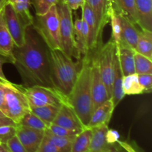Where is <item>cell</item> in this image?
Here are the masks:
<instances>
[{
  "label": "cell",
  "instance_id": "cell-15",
  "mask_svg": "<svg viewBox=\"0 0 152 152\" xmlns=\"http://www.w3.org/2000/svg\"><path fill=\"white\" fill-rule=\"evenodd\" d=\"M115 107L114 106L111 99H108L99 106L95 108L92 112L87 128L96 127V126L108 125Z\"/></svg>",
  "mask_w": 152,
  "mask_h": 152
},
{
  "label": "cell",
  "instance_id": "cell-34",
  "mask_svg": "<svg viewBox=\"0 0 152 152\" xmlns=\"http://www.w3.org/2000/svg\"><path fill=\"white\" fill-rule=\"evenodd\" d=\"M48 130L50 133L56 135V136L62 137L71 138V139H74L75 137L80 132H78V131L70 130V129H65V128L57 126V125L53 124V123H51V124L48 126Z\"/></svg>",
  "mask_w": 152,
  "mask_h": 152
},
{
  "label": "cell",
  "instance_id": "cell-52",
  "mask_svg": "<svg viewBox=\"0 0 152 152\" xmlns=\"http://www.w3.org/2000/svg\"><path fill=\"white\" fill-rule=\"evenodd\" d=\"M62 1H63V0H62Z\"/></svg>",
  "mask_w": 152,
  "mask_h": 152
},
{
  "label": "cell",
  "instance_id": "cell-24",
  "mask_svg": "<svg viewBox=\"0 0 152 152\" xmlns=\"http://www.w3.org/2000/svg\"><path fill=\"white\" fill-rule=\"evenodd\" d=\"M135 51L152 59V31L142 29L139 31Z\"/></svg>",
  "mask_w": 152,
  "mask_h": 152
},
{
  "label": "cell",
  "instance_id": "cell-29",
  "mask_svg": "<svg viewBox=\"0 0 152 152\" xmlns=\"http://www.w3.org/2000/svg\"><path fill=\"white\" fill-rule=\"evenodd\" d=\"M19 125L37 130L45 131L48 129L47 125L31 111H29L23 116Z\"/></svg>",
  "mask_w": 152,
  "mask_h": 152
},
{
  "label": "cell",
  "instance_id": "cell-43",
  "mask_svg": "<svg viewBox=\"0 0 152 152\" xmlns=\"http://www.w3.org/2000/svg\"><path fill=\"white\" fill-rule=\"evenodd\" d=\"M117 143L120 145L122 149L124 150V151L126 152H140L135 148L134 145L129 143V142H126V141H120L119 140Z\"/></svg>",
  "mask_w": 152,
  "mask_h": 152
},
{
  "label": "cell",
  "instance_id": "cell-6",
  "mask_svg": "<svg viewBox=\"0 0 152 152\" xmlns=\"http://www.w3.org/2000/svg\"><path fill=\"white\" fill-rule=\"evenodd\" d=\"M5 86V111L4 115L19 125L23 116L31 111L29 102L22 86L10 81Z\"/></svg>",
  "mask_w": 152,
  "mask_h": 152
},
{
  "label": "cell",
  "instance_id": "cell-48",
  "mask_svg": "<svg viewBox=\"0 0 152 152\" xmlns=\"http://www.w3.org/2000/svg\"><path fill=\"white\" fill-rule=\"evenodd\" d=\"M4 116H5V115H4V114H3L1 111H0V117H4Z\"/></svg>",
  "mask_w": 152,
  "mask_h": 152
},
{
  "label": "cell",
  "instance_id": "cell-44",
  "mask_svg": "<svg viewBox=\"0 0 152 152\" xmlns=\"http://www.w3.org/2000/svg\"><path fill=\"white\" fill-rule=\"evenodd\" d=\"M4 126H17L19 125L16 124V123L13 121L9 117L4 116V117H0V127Z\"/></svg>",
  "mask_w": 152,
  "mask_h": 152
},
{
  "label": "cell",
  "instance_id": "cell-38",
  "mask_svg": "<svg viewBox=\"0 0 152 152\" xmlns=\"http://www.w3.org/2000/svg\"><path fill=\"white\" fill-rule=\"evenodd\" d=\"M5 144L7 145V148H9L10 152H27L25 147L21 143L16 135L13 137L11 139L9 140Z\"/></svg>",
  "mask_w": 152,
  "mask_h": 152
},
{
  "label": "cell",
  "instance_id": "cell-37",
  "mask_svg": "<svg viewBox=\"0 0 152 152\" xmlns=\"http://www.w3.org/2000/svg\"><path fill=\"white\" fill-rule=\"evenodd\" d=\"M138 80L144 88V94L151 93L152 90V74H137Z\"/></svg>",
  "mask_w": 152,
  "mask_h": 152
},
{
  "label": "cell",
  "instance_id": "cell-26",
  "mask_svg": "<svg viewBox=\"0 0 152 152\" xmlns=\"http://www.w3.org/2000/svg\"><path fill=\"white\" fill-rule=\"evenodd\" d=\"M91 129L86 127L75 137L71 144V152H88L91 138Z\"/></svg>",
  "mask_w": 152,
  "mask_h": 152
},
{
  "label": "cell",
  "instance_id": "cell-39",
  "mask_svg": "<svg viewBox=\"0 0 152 152\" xmlns=\"http://www.w3.org/2000/svg\"><path fill=\"white\" fill-rule=\"evenodd\" d=\"M5 63H13V57L10 56H6V55L0 54V80L3 83H7L9 80L6 78L2 71V66Z\"/></svg>",
  "mask_w": 152,
  "mask_h": 152
},
{
  "label": "cell",
  "instance_id": "cell-41",
  "mask_svg": "<svg viewBox=\"0 0 152 152\" xmlns=\"http://www.w3.org/2000/svg\"><path fill=\"white\" fill-rule=\"evenodd\" d=\"M64 2L68 6L71 10H77L83 7L86 0H63Z\"/></svg>",
  "mask_w": 152,
  "mask_h": 152
},
{
  "label": "cell",
  "instance_id": "cell-17",
  "mask_svg": "<svg viewBox=\"0 0 152 152\" xmlns=\"http://www.w3.org/2000/svg\"><path fill=\"white\" fill-rule=\"evenodd\" d=\"M118 14L119 17H120L122 30L121 42L120 44L128 46V47L131 48L135 50L140 29L137 28V25L131 22L129 19H127L120 13H118Z\"/></svg>",
  "mask_w": 152,
  "mask_h": 152
},
{
  "label": "cell",
  "instance_id": "cell-5",
  "mask_svg": "<svg viewBox=\"0 0 152 152\" xmlns=\"http://www.w3.org/2000/svg\"><path fill=\"white\" fill-rule=\"evenodd\" d=\"M59 19V34L62 51L68 57L79 59L76 50L72 10L62 0L56 4Z\"/></svg>",
  "mask_w": 152,
  "mask_h": 152
},
{
  "label": "cell",
  "instance_id": "cell-35",
  "mask_svg": "<svg viewBox=\"0 0 152 152\" xmlns=\"http://www.w3.org/2000/svg\"><path fill=\"white\" fill-rule=\"evenodd\" d=\"M17 126H4L0 127V142L6 143L9 140L14 137Z\"/></svg>",
  "mask_w": 152,
  "mask_h": 152
},
{
  "label": "cell",
  "instance_id": "cell-12",
  "mask_svg": "<svg viewBox=\"0 0 152 152\" xmlns=\"http://www.w3.org/2000/svg\"><path fill=\"white\" fill-rule=\"evenodd\" d=\"M45 135V131L30 129L22 126L16 128V136L27 152H37Z\"/></svg>",
  "mask_w": 152,
  "mask_h": 152
},
{
  "label": "cell",
  "instance_id": "cell-2",
  "mask_svg": "<svg viewBox=\"0 0 152 152\" xmlns=\"http://www.w3.org/2000/svg\"><path fill=\"white\" fill-rule=\"evenodd\" d=\"M92 55L88 52L82 58V65L75 84L67 97L68 104L85 127L93 112L91 91V66Z\"/></svg>",
  "mask_w": 152,
  "mask_h": 152
},
{
  "label": "cell",
  "instance_id": "cell-4",
  "mask_svg": "<svg viewBox=\"0 0 152 152\" xmlns=\"http://www.w3.org/2000/svg\"><path fill=\"white\" fill-rule=\"evenodd\" d=\"M32 26L49 48L62 50L59 34V19L56 4L52 6L45 14L34 18Z\"/></svg>",
  "mask_w": 152,
  "mask_h": 152
},
{
  "label": "cell",
  "instance_id": "cell-7",
  "mask_svg": "<svg viewBox=\"0 0 152 152\" xmlns=\"http://www.w3.org/2000/svg\"><path fill=\"white\" fill-rule=\"evenodd\" d=\"M96 53L101 77L106 87L108 96L111 99L114 65L117 54L115 43L111 39L104 45H101L99 48L96 50Z\"/></svg>",
  "mask_w": 152,
  "mask_h": 152
},
{
  "label": "cell",
  "instance_id": "cell-1",
  "mask_svg": "<svg viewBox=\"0 0 152 152\" xmlns=\"http://www.w3.org/2000/svg\"><path fill=\"white\" fill-rule=\"evenodd\" d=\"M13 57V65L24 87L40 86L54 88L50 79L49 48L32 25L26 28L25 43L21 47L14 46Z\"/></svg>",
  "mask_w": 152,
  "mask_h": 152
},
{
  "label": "cell",
  "instance_id": "cell-21",
  "mask_svg": "<svg viewBox=\"0 0 152 152\" xmlns=\"http://www.w3.org/2000/svg\"><path fill=\"white\" fill-rule=\"evenodd\" d=\"M111 4L117 13L138 26V16L135 0H111Z\"/></svg>",
  "mask_w": 152,
  "mask_h": 152
},
{
  "label": "cell",
  "instance_id": "cell-16",
  "mask_svg": "<svg viewBox=\"0 0 152 152\" xmlns=\"http://www.w3.org/2000/svg\"><path fill=\"white\" fill-rule=\"evenodd\" d=\"M96 16L98 28L101 34L109 23L111 0H86Z\"/></svg>",
  "mask_w": 152,
  "mask_h": 152
},
{
  "label": "cell",
  "instance_id": "cell-20",
  "mask_svg": "<svg viewBox=\"0 0 152 152\" xmlns=\"http://www.w3.org/2000/svg\"><path fill=\"white\" fill-rule=\"evenodd\" d=\"M138 26L152 31V0H135Z\"/></svg>",
  "mask_w": 152,
  "mask_h": 152
},
{
  "label": "cell",
  "instance_id": "cell-33",
  "mask_svg": "<svg viewBox=\"0 0 152 152\" xmlns=\"http://www.w3.org/2000/svg\"><path fill=\"white\" fill-rule=\"evenodd\" d=\"M59 0H32L31 3L34 4L36 15L41 16L48 11L52 6L57 4Z\"/></svg>",
  "mask_w": 152,
  "mask_h": 152
},
{
  "label": "cell",
  "instance_id": "cell-25",
  "mask_svg": "<svg viewBox=\"0 0 152 152\" xmlns=\"http://www.w3.org/2000/svg\"><path fill=\"white\" fill-rule=\"evenodd\" d=\"M7 2L11 4L16 13L22 18L27 26L33 25L34 16L30 11L31 0H8Z\"/></svg>",
  "mask_w": 152,
  "mask_h": 152
},
{
  "label": "cell",
  "instance_id": "cell-22",
  "mask_svg": "<svg viewBox=\"0 0 152 152\" xmlns=\"http://www.w3.org/2000/svg\"><path fill=\"white\" fill-rule=\"evenodd\" d=\"M123 75L122 74L120 63H119L117 56L116 54L114 78H113L112 94H111V100H112L114 106L115 108L120 103V102L126 96L123 90Z\"/></svg>",
  "mask_w": 152,
  "mask_h": 152
},
{
  "label": "cell",
  "instance_id": "cell-31",
  "mask_svg": "<svg viewBox=\"0 0 152 152\" xmlns=\"http://www.w3.org/2000/svg\"><path fill=\"white\" fill-rule=\"evenodd\" d=\"M111 28H112V37L111 39L114 41L116 45H118L121 42V24H120L119 14L116 12L114 7H112V4L111 6L110 10V21Z\"/></svg>",
  "mask_w": 152,
  "mask_h": 152
},
{
  "label": "cell",
  "instance_id": "cell-40",
  "mask_svg": "<svg viewBox=\"0 0 152 152\" xmlns=\"http://www.w3.org/2000/svg\"><path fill=\"white\" fill-rule=\"evenodd\" d=\"M120 137L119 132L114 129H108L105 134V140L107 143L111 145H114V144L117 143V141L120 140Z\"/></svg>",
  "mask_w": 152,
  "mask_h": 152
},
{
  "label": "cell",
  "instance_id": "cell-42",
  "mask_svg": "<svg viewBox=\"0 0 152 152\" xmlns=\"http://www.w3.org/2000/svg\"><path fill=\"white\" fill-rule=\"evenodd\" d=\"M0 111L4 114L5 111V86L4 83H0Z\"/></svg>",
  "mask_w": 152,
  "mask_h": 152
},
{
  "label": "cell",
  "instance_id": "cell-36",
  "mask_svg": "<svg viewBox=\"0 0 152 152\" xmlns=\"http://www.w3.org/2000/svg\"><path fill=\"white\" fill-rule=\"evenodd\" d=\"M37 152H60L51 140L45 134Z\"/></svg>",
  "mask_w": 152,
  "mask_h": 152
},
{
  "label": "cell",
  "instance_id": "cell-10",
  "mask_svg": "<svg viewBox=\"0 0 152 152\" xmlns=\"http://www.w3.org/2000/svg\"><path fill=\"white\" fill-rule=\"evenodd\" d=\"M91 91L93 111L95 108L110 99L98 65L96 53L92 55L91 66Z\"/></svg>",
  "mask_w": 152,
  "mask_h": 152
},
{
  "label": "cell",
  "instance_id": "cell-8",
  "mask_svg": "<svg viewBox=\"0 0 152 152\" xmlns=\"http://www.w3.org/2000/svg\"><path fill=\"white\" fill-rule=\"evenodd\" d=\"M22 88L29 102L30 107L45 105L61 107L63 104L68 103L67 98L53 88L40 86L30 88H25L22 86Z\"/></svg>",
  "mask_w": 152,
  "mask_h": 152
},
{
  "label": "cell",
  "instance_id": "cell-46",
  "mask_svg": "<svg viewBox=\"0 0 152 152\" xmlns=\"http://www.w3.org/2000/svg\"><path fill=\"white\" fill-rule=\"evenodd\" d=\"M104 152H122V151L120 149V148H117V147L114 146H114L111 147V148H109V149L107 150V151H105Z\"/></svg>",
  "mask_w": 152,
  "mask_h": 152
},
{
  "label": "cell",
  "instance_id": "cell-28",
  "mask_svg": "<svg viewBox=\"0 0 152 152\" xmlns=\"http://www.w3.org/2000/svg\"><path fill=\"white\" fill-rule=\"evenodd\" d=\"M123 90L125 95H138L144 94V88L140 83L136 73L123 77Z\"/></svg>",
  "mask_w": 152,
  "mask_h": 152
},
{
  "label": "cell",
  "instance_id": "cell-45",
  "mask_svg": "<svg viewBox=\"0 0 152 152\" xmlns=\"http://www.w3.org/2000/svg\"><path fill=\"white\" fill-rule=\"evenodd\" d=\"M0 152H10L5 143H1L0 145Z\"/></svg>",
  "mask_w": 152,
  "mask_h": 152
},
{
  "label": "cell",
  "instance_id": "cell-18",
  "mask_svg": "<svg viewBox=\"0 0 152 152\" xmlns=\"http://www.w3.org/2000/svg\"><path fill=\"white\" fill-rule=\"evenodd\" d=\"M116 50H117V59H118L123 77L134 74L135 50L122 44L116 45Z\"/></svg>",
  "mask_w": 152,
  "mask_h": 152
},
{
  "label": "cell",
  "instance_id": "cell-9",
  "mask_svg": "<svg viewBox=\"0 0 152 152\" xmlns=\"http://www.w3.org/2000/svg\"><path fill=\"white\" fill-rule=\"evenodd\" d=\"M4 18L14 45L21 47L25 43V31L28 26L8 2L4 7Z\"/></svg>",
  "mask_w": 152,
  "mask_h": 152
},
{
  "label": "cell",
  "instance_id": "cell-51",
  "mask_svg": "<svg viewBox=\"0 0 152 152\" xmlns=\"http://www.w3.org/2000/svg\"><path fill=\"white\" fill-rule=\"evenodd\" d=\"M122 152H123V151H122ZM124 152H126V151H124Z\"/></svg>",
  "mask_w": 152,
  "mask_h": 152
},
{
  "label": "cell",
  "instance_id": "cell-30",
  "mask_svg": "<svg viewBox=\"0 0 152 152\" xmlns=\"http://www.w3.org/2000/svg\"><path fill=\"white\" fill-rule=\"evenodd\" d=\"M134 68L137 74H152V59L135 51Z\"/></svg>",
  "mask_w": 152,
  "mask_h": 152
},
{
  "label": "cell",
  "instance_id": "cell-50",
  "mask_svg": "<svg viewBox=\"0 0 152 152\" xmlns=\"http://www.w3.org/2000/svg\"><path fill=\"white\" fill-rule=\"evenodd\" d=\"M1 80H0V83H1Z\"/></svg>",
  "mask_w": 152,
  "mask_h": 152
},
{
  "label": "cell",
  "instance_id": "cell-27",
  "mask_svg": "<svg viewBox=\"0 0 152 152\" xmlns=\"http://www.w3.org/2000/svg\"><path fill=\"white\" fill-rule=\"evenodd\" d=\"M60 107L53 106V105H45L40 107L31 106V111L36 116L42 120L48 128L51 123H53Z\"/></svg>",
  "mask_w": 152,
  "mask_h": 152
},
{
  "label": "cell",
  "instance_id": "cell-32",
  "mask_svg": "<svg viewBox=\"0 0 152 152\" xmlns=\"http://www.w3.org/2000/svg\"><path fill=\"white\" fill-rule=\"evenodd\" d=\"M45 134L47 135L51 140L52 142L59 148L60 152H71V144L74 139L56 136L50 133L48 129L45 131Z\"/></svg>",
  "mask_w": 152,
  "mask_h": 152
},
{
  "label": "cell",
  "instance_id": "cell-11",
  "mask_svg": "<svg viewBox=\"0 0 152 152\" xmlns=\"http://www.w3.org/2000/svg\"><path fill=\"white\" fill-rule=\"evenodd\" d=\"M82 8V16L88 28V48L89 52L95 51L102 45V35L98 28L96 16L90 6L85 1Z\"/></svg>",
  "mask_w": 152,
  "mask_h": 152
},
{
  "label": "cell",
  "instance_id": "cell-49",
  "mask_svg": "<svg viewBox=\"0 0 152 152\" xmlns=\"http://www.w3.org/2000/svg\"><path fill=\"white\" fill-rule=\"evenodd\" d=\"M1 142H0V145H1Z\"/></svg>",
  "mask_w": 152,
  "mask_h": 152
},
{
  "label": "cell",
  "instance_id": "cell-19",
  "mask_svg": "<svg viewBox=\"0 0 152 152\" xmlns=\"http://www.w3.org/2000/svg\"><path fill=\"white\" fill-rule=\"evenodd\" d=\"M108 129V125L91 128V138L88 152H104L114 145L107 143L105 134Z\"/></svg>",
  "mask_w": 152,
  "mask_h": 152
},
{
  "label": "cell",
  "instance_id": "cell-3",
  "mask_svg": "<svg viewBox=\"0 0 152 152\" xmlns=\"http://www.w3.org/2000/svg\"><path fill=\"white\" fill-rule=\"evenodd\" d=\"M50 79L53 88L58 92L68 97L78 77L81 60L74 62L68 57L62 50L49 48Z\"/></svg>",
  "mask_w": 152,
  "mask_h": 152
},
{
  "label": "cell",
  "instance_id": "cell-23",
  "mask_svg": "<svg viewBox=\"0 0 152 152\" xmlns=\"http://www.w3.org/2000/svg\"><path fill=\"white\" fill-rule=\"evenodd\" d=\"M14 43L7 31L4 18V7L0 11V54L13 56Z\"/></svg>",
  "mask_w": 152,
  "mask_h": 152
},
{
  "label": "cell",
  "instance_id": "cell-13",
  "mask_svg": "<svg viewBox=\"0 0 152 152\" xmlns=\"http://www.w3.org/2000/svg\"><path fill=\"white\" fill-rule=\"evenodd\" d=\"M53 123L70 130L78 132H81L86 128L68 103L63 104L59 108Z\"/></svg>",
  "mask_w": 152,
  "mask_h": 152
},
{
  "label": "cell",
  "instance_id": "cell-14",
  "mask_svg": "<svg viewBox=\"0 0 152 152\" xmlns=\"http://www.w3.org/2000/svg\"><path fill=\"white\" fill-rule=\"evenodd\" d=\"M74 34L75 39L76 50L79 59L81 56L88 53V28L87 24L83 18H77L74 22Z\"/></svg>",
  "mask_w": 152,
  "mask_h": 152
},
{
  "label": "cell",
  "instance_id": "cell-47",
  "mask_svg": "<svg viewBox=\"0 0 152 152\" xmlns=\"http://www.w3.org/2000/svg\"><path fill=\"white\" fill-rule=\"evenodd\" d=\"M8 0H0V11L3 9V7H4V5L6 4V3L7 2Z\"/></svg>",
  "mask_w": 152,
  "mask_h": 152
}]
</instances>
